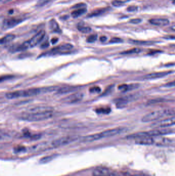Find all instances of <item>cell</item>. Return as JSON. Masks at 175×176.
<instances>
[{
	"instance_id": "obj_37",
	"label": "cell",
	"mask_w": 175,
	"mask_h": 176,
	"mask_svg": "<svg viewBox=\"0 0 175 176\" xmlns=\"http://www.w3.org/2000/svg\"><path fill=\"white\" fill-rule=\"evenodd\" d=\"M166 39H175V36H168L166 37Z\"/></svg>"
},
{
	"instance_id": "obj_24",
	"label": "cell",
	"mask_w": 175,
	"mask_h": 176,
	"mask_svg": "<svg viewBox=\"0 0 175 176\" xmlns=\"http://www.w3.org/2000/svg\"><path fill=\"white\" fill-rule=\"evenodd\" d=\"M89 91L90 93H99L101 92V88L99 87L95 86L93 87L90 88Z\"/></svg>"
},
{
	"instance_id": "obj_9",
	"label": "cell",
	"mask_w": 175,
	"mask_h": 176,
	"mask_svg": "<svg viewBox=\"0 0 175 176\" xmlns=\"http://www.w3.org/2000/svg\"><path fill=\"white\" fill-rule=\"evenodd\" d=\"M175 125V117L164 119L154 124V126L159 127H166Z\"/></svg>"
},
{
	"instance_id": "obj_26",
	"label": "cell",
	"mask_w": 175,
	"mask_h": 176,
	"mask_svg": "<svg viewBox=\"0 0 175 176\" xmlns=\"http://www.w3.org/2000/svg\"><path fill=\"white\" fill-rule=\"evenodd\" d=\"M138 7L136 6H134V5L128 6V7H127V11L130 12H136V11H138Z\"/></svg>"
},
{
	"instance_id": "obj_27",
	"label": "cell",
	"mask_w": 175,
	"mask_h": 176,
	"mask_svg": "<svg viewBox=\"0 0 175 176\" xmlns=\"http://www.w3.org/2000/svg\"><path fill=\"white\" fill-rule=\"evenodd\" d=\"M142 22V20L139 18H136V19H131L129 21V23L134 24H138Z\"/></svg>"
},
{
	"instance_id": "obj_25",
	"label": "cell",
	"mask_w": 175,
	"mask_h": 176,
	"mask_svg": "<svg viewBox=\"0 0 175 176\" xmlns=\"http://www.w3.org/2000/svg\"><path fill=\"white\" fill-rule=\"evenodd\" d=\"M129 87L128 85L124 84V85H120V86H119L118 89L119 90H120L122 92H125L129 90Z\"/></svg>"
},
{
	"instance_id": "obj_1",
	"label": "cell",
	"mask_w": 175,
	"mask_h": 176,
	"mask_svg": "<svg viewBox=\"0 0 175 176\" xmlns=\"http://www.w3.org/2000/svg\"><path fill=\"white\" fill-rule=\"evenodd\" d=\"M58 87H48L45 88H31L26 90H19L9 92L6 94V98L8 99H14L20 98H26L39 95L41 93H48L57 91Z\"/></svg>"
},
{
	"instance_id": "obj_36",
	"label": "cell",
	"mask_w": 175,
	"mask_h": 176,
	"mask_svg": "<svg viewBox=\"0 0 175 176\" xmlns=\"http://www.w3.org/2000/svg\"><path fill=\"white\" fill-rule=\"evenodd\" d=\"M11 1H12V0H0V2L1 4H6V3L9 2Z\"/></svg>"
},
{
	"instance_id": "obj_19",
	"label": "cell",
	"mask_w": 175,
	"mask_h": 176,
	"mask_svg": "<svg viewBox=\"0 0 175 176\" xmlns=\"http://www.w3.org/2000/svg\"><path fill=\"white\" fill-rule=\"evenodd\" d=\"M106 11V9H100V10H95L93 12H92L91 14H90L89 15V17H92L102 15V13H104Z\"/></svg>"
},
{
	"instance_id": "obj_30",
	"label": "cell",
	"mask_w": 175,
	"mask_h": 176,
	"mask_svg": "<svg viewBox=\"0 0 175 176\" xmlns=\"http://www.w3.org/2000/svg\"><path fill=\"white\" fill-rule=\"evenodd\" d=\"M112 4H113V5H114L115 7H119V6H121L122 4L121 3H120L119 2H118L117 0H114V1H113Z\"/></svg>"
},
{
	"instance_id": "obj_5",
	"label": "cell",
	"mask_w": 175,
	"mask_h": 176,
	"mask_svg": "<svg viewBox=\"0 0 175 176\" xmlns=\"http://www.w3.org/2000/svg\"><path fill=\"white\" fill-rule=\"evenodd\" d=\"M76 138L75 137H63L54 140L51 142V143L53 148H54L68 144L75 141Z\"/></svg>"
},
{
	"instance_id": "obj_12",
	"label": "cell",
	"mask_w": 175,
	"mask_h": 176,
	"mask_svg": "<svg viewBox=\"0 0 175 176\" xmlns=\"http://www.w3.org/2000/svg\"><path fill=\"white\" fill-rule=\"evenodd\" d=\"M149 22L153 25L159 26H166L169 23V20L167 19L164 18H155L149 20Z\"/></svg>"
},
{
	"instance_id": "obj_41",
	"label": "cell",
	"mask_w": 175,
	"mask_h": 176,
	"mask_svg": "<svg viewBox=\"0 0 175 176\" xmlns=\"http://www.w3.org/2000/svg\"></svg>"
},
{
	"instance_id": "obj_33",
	"label": "cell",
	"mask_w": 175,
	"mask_h": 176,
	"mask_svg": "<svg viewBox=\"0 0 175 176\" xmlns=\"http://www.w3.org/2000/svg\"><path fill=\"white\" fill-rule=\"evenodd\" d=\"M166 86H167V87H174L175 86V80L167 84L166 85Z\"/></svg>"
},
{
	"instance_id": "obj_6",
	"label": "cell",
	"mask_w": 175,
	"mask_h": 176,
	"mask_svg": "<svg viewBox=\"0 0 175 176\" xmlns=\"http://www.w3.org/2000/svg\"><path fill=\"white\" fill-rule=\"evenodd\" d=\"M45 35V32L44 30H42L40 31L36 35H35L32 38H31L28 41L29 44V48H33L36 46L38 44L43 40Z\"/></svg>"
},
{
	"instance_id": "obj_2",
	"label": "cell",
	"mask_w": 175,
	"mask_h": 176,
	"mask_svg": "<svg viewBox=\"0 0 175 176\" xmlns=\"http://www.w3.org/2000/svg\"><path fill=\"white\" fill-rule=\"evenodd\" d=\"M53 115L52 111H46L41 112H26L22 113L20 118L21 119L29 121V122H36L41 121L45 119H48L52 117Z\"/></svg>"
},
{
	"instance_id": "obj_17",
	"label": "cell",
	"mask_w": 175,
	"mask_h": 176,
	"mask_svg": "<svg viewBox=\"0 0 175 176\" xmlns=\"http://www.w3.org/2000/svg\"><path fill=\"white\" fill-rule=\"evenodd\" d=\"M86 11H87V10L85 8L78 9V10L72 12L71 16L73 18H78V17H80V16L85 13L86 12Z\"/></svg>"
},
{
	"instance_id": "obj_28",
	"label": "cell",
	"mask_w": 175,
	"mask_h": 176,
	"mask_svg": "<svg viewBox=\"0 0 175 176\" xmlns=\"http://www.w3.org/2000/svg\"><path fill=\"white\" fill-rule=\"evenodd\" d=\"M122 42V40L119 38H113L110 40V42L111 43H120Z\"/></svg>"
},
{
	"instance_id": "obj_14",
	"label": "cell",
	"mask_w": 175,
	"mask_h": 176,
	"mask_svg": "<svg viewBox=\"0 0 175 176\" xmlns=\"http://www.w3.org/2000/svg\"><path fill=\"white\" fill-rule=\"evenodd\" d=\"M77 88L74 87H65L63 88H59L57 90V94H64L76 91Z\"/></svg>"
},
{
	"instance_id": "obj_32",
	"label": "cell",
	"mask_w": 175,
	"mask_h": 176,
	"mask_svg": "<svg viewBox=\"0 0 175 176\" xmlns=\"http://www.w3.org/2000/svg\"><path fill=\"white\" fill-rule=\"evenodd\" d=\"M135 43L137 44H150V42H141V41H133Z\"/></svg>"
},
{
	"instance_id": "obj_31",
	"label": "cell",
	"mask_w": 175,
	"mask_h": 176,
	"mask_svg": "<svg viewBox=\"0 0 175 176\" xmlns=\"http://www.w3.org/2000/svg\"><path fill=\"white\" fill-rule=\"evenodd\" d=\"M49 45V43L47 41H45L44 42L41 46V48L42 49H45V48H48Z\"/></svg>"
},
{
	"instance_id": "obj_40",
	"label": "cell",
	"mask_w": 175,
	"mask_h": 176,
	"mask_svg": "<svg viewBox=\"0 0 175 176\" xmlns=\"http://www.w3.org/2000/svg\"><path fill=\"white\" fill-rule=\"evenodd\" d=\"M109 176H117V175H115V174H110Z\"/></svg>"
},
{
	"instance_id": "obj_22",
	"label": "cell",
	"mask_w": 175,
	"mask_h": 176,
	"mask_svg": "<svg viewBox=\"0 0 175 176\" xmlns=\"http://www.w3.org/2000/svg\"><path fill=\"white\" fill-rule=\"evenodd\" d=\"M52 0H39L38 2L37 3L36 6L38 7H42L45 6V5L47 4L50 2H51Z\"/></svg>"
},
{
	"instance_id": "obj_35",
	"label": "cell",
	"mask_w": 175,
	"mask_h": 176,
	"mask_svg": "<svg viewBox=\"0 0 175 176\" xmlns=\"http://www.w3.org/2000/svg\"><path fill=\"white\" fill-rule=\"evenodd\" d=\"M106 40H107V38L105 36H102L100 38V40L102 42H104L106 41Z\"/></svg>"
},
{
	"instance_id": "obj_15",
	"label": "cell",
	"mask_w": 175,
	"mask_h": 176,
	"mask_svg": "<svg viewBox=\"0 0 175 176\" xmlns=\"http://www.w3.org/2000/svg\"><path fill=\"white\" fill-rule=\"evenodd\" d=\"M49 27L50 29H51L54 32L60 33L61 30L59 27L58 23L54 19L51 20L49 22Z\"/></svg>"
},
{
	"instance_id": "obj_13",
	"label": "cell",
	"mask_w": 175,
	"mask_h": 176,
	"mask_svg": "<svg viewBox=\"0 0 175 176\" xmlns=\"http://www.w3.org/2000/svg\"><path fill=\"white\" fill-rule=\"evenodd\" d=\"M72 48L73 46L71 44L69 43H66L57 47L52 49L51 50L52 52H67L68 50H70Z\"/></svg>"
},
{
	"instance_id": "obj_20",
	"label": "cell",
	"mask_w": 175,
	"mask_h": 176,
	"mask_svg": "<svg viewBox=\"0 0 175 176\" xmlns=\"http://www.w3.org/2000/svg\"><path fill=\"white\" fill-rule=\"evenodd\" d=\"M111 110L109 108H99L96 110L98 113H103V114H108L110 113Z\"/></svg>"
},
{
	"instance_id": "obj_11",
	"label": "cell",
	"mask_w": 175,
	"mask_h": 176,
	"mask_svg": "<svg viewBox=\"0 0 175 176\" xmlns=\"http://www.w3.org/2000/svg\"><path fill=\"white\" fill-rule=\"evenodd\" d=\"M172 73L171 71H167V72H156L153 73L149 74H147L144 76V79H154L157 78H161L165 77L166 75L171 74Z\"/></svg>"
},
{
	"instance_id": "obj_38",
	"label": "cell",
	"mask_w": 175,
	"mask_h": 176,
	"mask_svg": "<svg viewBox=\"0 0 175 176\" xmlns=\"http://www.w3.org/2000/svg\"><path fill=\"white\" fill-rule=\"evenodd\" d=\"M117 1H118V2H119L120 3H122V4H123V3H125V2H128L129 0H117Z\"/></svg>"
},
{
	"instance_id": "obj_18",
	"label": "cell",
	"mask_w": 175,
	"mask_h": 176,
	"mask_svg": "<svg viewBox=\"0 0 175 176\" xmlns=\"http://www.w3.org/2000/svg\"><path fill=\"white\" fill-rule=\"evenodd\" d=\"M78 29L80 32L84 34L89 33L91 31V29L90 27L81 25H79L78 26Z\"/></svg>"
},
{
	"instance_id": "obj_34",
	"label": "cell",
	"mask_w": 175,
	"mask_h": 176,
	"mask_svg": "<svg viewBox=\"0 0 175 176\" xmlns=\"http://www.w3.org/2000/svg\"><path fill=\"white\" fill-rule=\"evenodd\" d=\"M58 41V38H54L51 40V42L52 44H56Z\"/></svg>"
},
{
	"instance_id": "obj_21",
	"label": "cell",
	"mask_w": 175,
	"mask_h": 176,
	"mask_svg": "<svg viewBox=\"0 0 175 176\" xmlns=\"http://www.w3.org/2000/svg\"><path fill=\"white\" fill-rule=\"evenodd\" d=\"M140 49L138 48H134V49H131L129 50H127L125 52H124L122 53L123 54H136V53H138L140 52Z\"/></svg>"
},
{
	"instance_id": "obj_8",
	"label": "cell",
	"mask_w": 175,
	"mask_h": 176,
	"mask_svg": "<svg viewBox=\"0 0 175 176\" xmlns=\"http://www.w3.org/2000/svg\"><path fill=\"white\" fill-rule=\"evenodd\" d=\"M23 20L22 19L17 18H12L5 20L3 23L2 29H9L18 25Z\"/></svg>"
},
{
	"instance_id": "obj_39",
	"label": "cell",
	"mask_w": 175,
	"mask_h": 176,
	"mask_svg": "<svg viewBox=\"0 0 175 176\" xmlns=\"http://www.w3.org/2000/svg\"><path fill=\"white\" fill-rule=\"evenodd\" d=\"M170 29H172V30L175 31V25H173V26H172L170 27Z\"/></svg>"
},
{
	"instance_id": "obj_10",
	"label": "cell",
	"mask_w": 175,
	"mask_h": 176,
	"mask_svg": "<svg viewBox=\"0 0 175 176\" xmlns=\"http://www.w3.org/2000/svg\"><path fill=\"white\" fill-rule=\"evenodd\" d=\"M136 143L139 145H150L155 143L154 138L152 137H143L137 138Z\"/></svg>"
},
{
	"instance_id": "obj_29",
	"label": "cell",
	"mask_w": 175,
	"mask_h": 176,
	"mask_svg": "<svg viewBox=\"0 0 175 176\" xmlns=\"http://www.w3.org/2000/svg\"><path fill=\"white\" fill-rule=\"evenodd\" d=\"M86 6V5L84 3H80L76 5L75 6H74V8H78V9H81V8H85Z\"/></svg>"
},
{
	"instance_id": "obj_3",
	"label": "cell",
	"mask_w": 175,
	"mask_h": 176,
	"mask_svg": "<svg viewBox=\"0 0 175 176\" xmlns=\"http://www.w3.org/2000/svg\"><path fill=\"white\" fill-rule=\"evenodd\" d=\"M124 130V128H117L112 129H109L99 133L83 137L82 138L81 141L83 142H90L94 141H97L104 137H113L121 133Z\"/></svg>"
},
{
	"instance_id": "obj_23",
	"label": "cell",
	"mask_w": 175,
	"mask_h": 176,
	"mask_svg": "<svg viewBox=\"0 0 175 176\" xmlns=\"http://www.w3.org/2000/svg\"><path fill=\"white\" fill-rule=\"evenodd\" d=\"M97 39V35H92L89 36L87 39V41L89 43H93L95 42Z\"/></svg>"
},
{
	"instance_id": "obj_7",
	"label": "cell",
	"mask_w": 175,
	"mask_h": 176,
	"mask_svg": "<svg viewBox=\"0 0 175 176\" xmlns=\"http://www.w3.org/2000/svg\"><path fill=\"white\" fill-rule=\"evenodd\" d=\"M84 96L82 93H76L72 94L66 98H64L62 101L67 104H74L81 101Z\"/></svg>"
},
{
	"instance_id": "obj_4",
	"label": "cell",
	"mask_w": 175,
	"mask_h": 176,
	"mask_svg": "<svg viewBox=\"0 0 175 176\" xmlns=\"http://www.w3.org/2000/svg\"><path fill=\"white\" fill-rule=\"evenodd\" d=\"M172 111L169 110H161L152 112L144 115L142 118L143 122L156 121L162 117L171 114Z\"/></svg>"
},
{
	"instance_id": "obj_16",
	"label": "cell",
	"mask_w": 175,
	"mask_h": 176,
	"mask_svg": "<svg viewBox=\"0 0 175 176\" xmlns=\"http://www.w3.org/2000/svg\"><path fill=\"white\" fill-rule=\"evenodd\" d=\"M15 37H16V36L14 35H12V34L7 35L1 39V44H4L9 43L10 42L12 41V40H13L15 38Z\"/></svg>"
}]
</instances>
